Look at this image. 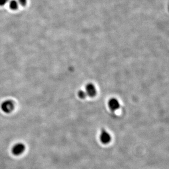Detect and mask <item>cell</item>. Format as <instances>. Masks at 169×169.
<instances>
[{"instance_id": "cell-3", "label": "cell", "mask_w": 169, "mask_h": 169, "mask_svg": "<svg viewBox=\"0 0 169 169\" xmlns=\"http://www.w3.org/2000/svg\"><path fill=\"white\" fill-rule=\"evenodd\" d=\"M86 93L89 97H93L95 96L97 93L96 88L93 84L89 83L86 86Z\"/></svg>"}, {"instance_id": "cell-1", "label": "cell", "mask_w": 169, "mask_h": 169, "mask_svg": "<svg viewBox=\"0 0 169 169\" xmlns=\"http://www.w3.org/2000/svg\"><path fill=\"white\" fill-rule=\"evenodd\" d=\"M1 110L6 113H9L14 110V103L11 100H6L1 103Z\"/></svg>"}, {"instance_id": "cell-6", "label": "cell", "mask_w": 169, "mask_h": 169, "mask_svg": "<svg viewBox=\"0 0 169 169\" xmlns=\"http://www.w3.org/2000/svg\"><path fill=\"white\" fill-rule=\"evenodd\" d=\"M9 7L13 10L17 9L18 8V2L16 0H12L9 2Z\"/></svg>"}, {"instance_id": "cell-5", "label": "cell", "mask_w": 169, "mask_h": 169, "mask_svg": "<svg viewBox=\"0 0 169 169\" xmlns=\"http://www.w3.org/2000/svg\"><path fill=\"white\" fill-rule=\"evenodd\" d=\"M100 139L102 143L107 144L110 142L111 140V137L110 134L105 130H103L100 134Z\"/></svg>"}, {"instance_id": "cell-2", "label": "cell", "mask_w": 169, "mask_h": 169, "mask_svg": "<svg viewBox=\"0 0 169 169\" xmlns=\"http://www.w3.org/2000/svg\"><path fill=\"white\" fill-rule=\"evenodd\" d=\"M25 147L24 144L21 143H17L12 149V152L15 155H20L22 154L25 150Z\"/></svg>"}, {"instance_id": "cell-9", "label": "cell", "mask_w": 169, "mask_h": 169, "mask_svg": "<svg viewBox=\"0 0 169 169\" xmlns=\"http://www.w3.org/2000/svg\"><path fill=\"white\" fill-rule=\"evenodd\" d=\"M8 0H0V6H3L7 3Z\"/></svg>"}, {"instance_id": "cell-4", "label": "cell", "mask_w": 169, "mask_h": 169, "mask_svg": "<svg viewBox=\"0 0 169 169\" xmlns=\"http://www.w3.org/2000/svg\"><path fill=\"white\" fill-rule=\"evenodd\" d=\"M108 106L111 110H116L120 107V103L117 99L111 98L108 102Z\"/></svg>"}, {"instance_id": "cell-7", "label": "cell", "mask_w": 169, "mask_h": 169, "mask_svg": "<svg viewBox=\"0 0 169 169\" xmlns=\"http://www.w3.org/2000/svg\"><path fill=\"white\" fill-rule=\"evenodd\" d=\"M78 95L79 98L81 99H84L86 98L87 95L86 92L83 90H79L78 92Z\"/></svg>"}, {"instance_id": "cell-8", "label": "cell", "mask_w": 169, "mask_h": 169, "mask_svg": "<svg viewBox=\"0 0 169 169\" xmlns=\"http://www.w3.org/2000/svg\"><path fill=\"white\" fill-rule=\"evenodd\" d=\"M18 2L21 5L25 6L26 4V0H18Z\"/></svg>"}]
</instances>
